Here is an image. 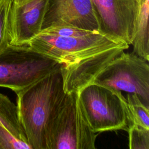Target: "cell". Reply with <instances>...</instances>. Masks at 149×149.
<instances>
[{"instance_id":"cell-1","label":"cell","mask_w":149,"mask_h":149,"mask_svg":"<svg viewBox=\"0 0 149 149\" xmlns=\"http://www.w3.org/2000/svg\"><path fill=\"white\" fill-rule=\"evenodd\" d=\"M21 126L31 149H47V137L52 119L67 93L61 68L16 93Z\"/></svg>"},{"instance_id":"cell-2","label":"cell","mask_w":149,"mask_h":149,"mask_svg":"<svg viewBox=\"0 0 149 149\" xmlns=\"http://www.w3.org/2000/svg\"><path fill=\"white\" fill-rule=\"evenodd\" d=\"M27 45L63 65H70L112 48L127 49L129 45L98 31L57 25L41 30Z\"/></svg>"},{"instance_id":"cell-3","label":"cell","mask_w":149,"mask_h":149,"mask_svg":"<svg viewBox=\"0 0 149 149\" xmlns=\"http://www.w3.org/2000/svg\"><path fill=\"white\" fill-rule=\"evenodd\" d=\"M77 93L84 115L94 132L127 130L132 122L127 100L120 91L91 83Z\"/></svg>"},{"instance_id":"cell-4","label":"cell","mask_w":149,"mask_h":149,"mask_svg":"<svg viewBox=\"0 0 149 149\" xmlns=\"http://www.w3.org/2000/svg\"><path fill=\"white\" fill-rule=\"evenodd\" d=\"M98 134L91 129L78 93L67 94L49 126L47 149H94Z\"/></svg>"},{"instance_id":"cell-5","label":"cell","mask_w":149,"mask_h":149,"mask_svg":"<svg viewBox=\"0 0 149 149\" xmlns=\"http://www.w3.org/2000/svg\"><path fill=\"white\" fill-rule=\"evenodd\" d=\"M62 65L28 45L9 44L0 54V87L17 93Z\"/></svg>"},{"instance_id":"cell-6","label":"cell","mask_w":149,"mask_h":149,"mask_svg":"<svg viewBox=\"0 0 149 149\" xmlns=\"http://www.w3.org/2000/svg\"><path fill=\"white\" fill-rule=\"evenodd\" d=\"M91 83L137 94L149 107V65L134 53L124 51L108 63Z\"/></svg>"},{"instance_id":"cell-7","label":"cell","mask_w":149,"mask_h":149,"mask_svg":"<svg viewBox=\"0 0 149 149\" xmlns=\"http://www.w3.org/2000/svg\"><path fill=\"white\" fill-rule=\"evenodd\" d=\"M101 33L132 44L140 0H91Z\"/></svg>"},{"instance_id":"cell-8","label":"cell","mask_w":149,"mask_h":149,"mask_svg":"<svg viewBox=\"0 0 149 149\" xmlns=\"http://www.w3.org/2000/svg\"><path fill=\"white\" fill-rule=\"evenodd\" d=\"M57 25L98 31L91 0H47L42 30Z\"/></svg>"},{"instance_id":"cell-9","label":"cell","mask_w":149,"mask_h":149,"mask_svg":"<svg viewBox=\"0 0 149 149\" xmlns=\"http://www.w3.org/2000/svg\"><path fill=\"white\" fill-rule=\"evenodd\" d=\"M47 0H26L12 2L10 14V44L27 45L42 30Z\"/></svg>"},{"instance_id":"cell-10","label":"cell","mask_w":149,"mask_h":149,"mask_svg":"<svg viewBox=\"0 0 149 149\" xmlns=\"http://www.w3.org/2000/svg\"><path fill=\"white\" fill-rule=\"evenodd\" d=\"M125 49L126 48L124 47H116L87 58L75 64L62 65L61 71L65 93H78L85 86L91 83L108 63Z\"/></svg>"},{"instance_id":"cell-11","label":"cell","mask_w":149,"mask_h":149,"mask_svg":"<svg viewBox=\"0 0 149 149\" xmlns=\"http://www.w3.org/2000/svg\"><path fill=\"white\" fill-rule=\"evenodd\" d=\"M149 1L140 0V8L136 28L132 45L133 52L139 56L149 61Z\"/></svg>"},{"instance_id":"cell-12","label":"cell","mask_w":149,"mask_h":149,"mask_svg":"<svg viewBox=\"0 0 149 149\" xmlns=\"http://www.w3.org/2000/svg\"><path fill=\"white\" fill-rule=\"evenodd\" d=\"M0 124L15 137L27 143L24 132L19 122L17 106L2 93H0Z\"/></svg>"},{"instance_id":"cell-13","label":"cell","mask_w":149,"mask_h":149,"mask_svg":"<svg viewBox=\"0 0 149 149\" xmlns=\"http://www.w3.org/2000/svg\"><path fill=\"white\" fill-rule=\"evenodd\" d=\"M127 103L132 123L149 129V108L134 93H128Z\"/></svg>"},{"instance_id":"cell-14","label":"cell","mask_w":149,"mask_h":149,"mask_svg":"<svg viewBox=\"0 0 149 149\" xmlns=\"http://www.w3.org/2000/svg\"><path fill=\"white\" fill-rule=\"evenodd\" d=\"M13 0H0V54L10 44V14Z\"/></svg>"},{"instance_id":"cell-15","label":"cell","mask_w":149,"mask_h":149,"mask_svg":"<svg viewBox=\"0 0 149 149\" xmlns=\"http://www.w3.org/2000/svg\"><path fill=\"white\" fill-rule=\"evenodd\" d=\"M130 149H149V129L131 123L127 130Z\"/></svg>"},{"instance_id":"cell-16","label":"cell","mask_w":149,"mask_h":149,"mask_svg":"<svg viewBox=\"0 0 149 149\" xmlns=\"http://www.w3.org/2000/svg\"><path fill=\"white\" fill-rule=\"evenodd\" d=\"M0 149H31L29 144L15 137L0 124Z\"/></svg>"},{"instance_id":"cell-17","label":"cell","mask_w":149,"mask_h":149,"mask_svg":"<svg viewBox=\"0 0 149 149\" xmlns=\"http://www.w3.org/2000/svg\"><path fill=\"white\" fill-rule=\"evenodd\" d=\"M26 0H13V3L16 5H19L22 3H23L24 1H25Z\"/></svg>"}]
</instances>
